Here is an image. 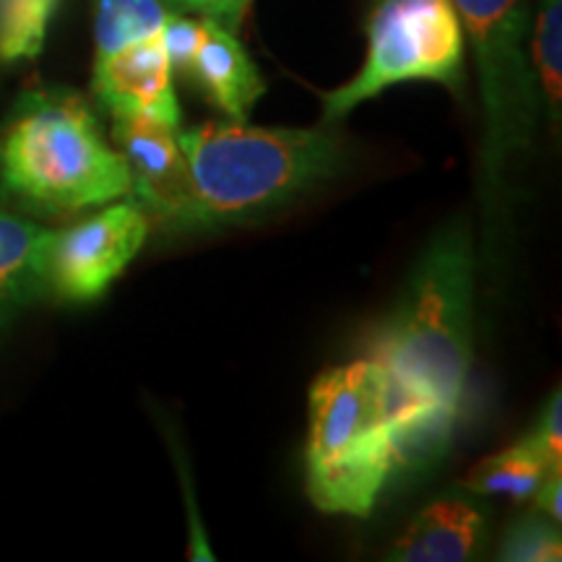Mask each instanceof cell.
Listing matches in <instances>:
<instances>
[{"mask_svg":"<svg viewBox=\"0 0 562 562\" xmlns=\"http://www.w3.org/2000/svg\"><path fill=\"white\" fill-rule=\"evenodd\" d=\"M474 245L467 224L442 229L378 326L368 357L389 385L391 476L425 474L451 451L472 370Z\"/></svg>","mask_w":562,"mask_h":562,"instance_id":"6da1fadb","label":"cell"},{"mask_svg":"<svg viewBox=\"0 0 562 562\" xmlns=\"http://www.w3.org/2000/svg\"><path fill=\"white\" fill-rule=\"evenodd\" d=\"M191 193L170 232H214L256 222L344 167L347 151L334 125L261 128L248 121H211L175 133Z\"/></svg>","mask_w":562,"mask_h":562,"instance_id":"7a4b0ae2","label":"cell"},{"mask_svg":"<svg viewBox=\"0 0 562 562\" xmlns=\"http://www.w3.org/2000/svg\"><path fill=\"white\" fill-rule=\"evenodd\" d=\"M0 193L66 216L128 199L131 175L79 91L42 87L24 91L0 128Z\"/></svg>","mask_w":562,"mask_h":562,"instance_id":"3957f363","label":"cell"},{"mask_svg":"<svg viewBox=\"0 0 562 562\" xmlns=\"http://www.w3.org/2000/svg\"><path fill=\"white\" fill-rule=\"evenodd\" d=\"M389 385L370 357L321 372L311 389L307 497L323 513L370 516L393 474Z\"/></svg>","mask_w":562,"mask_h":562,"instance_id":"277c9868","label":"cell"},{"mask_svg":"<svg viewBox=\"0 0 562 562\" xmlns=\"http://www.w3.org/2000/svg\"><path fill=\"white\" fill-rule=\"evenodd\" d=\"M469 40L480 79L482 206L487 224L503 199L505 175L531 149L539 121V91L529 53V0H451Z\"/></svg>","mask_w":562,"mask_h":562,"instance_id":"5b68a950","label":"cell"},{"mask_svg":"<svg viewBox=\"0 0 562 562\" xmlns=\"http://www.w3.org/2000/svg\"><path fill=\"white\" fill-rule=\"evenodd\" d=\"M463 66L467 40L451 0H375L362 68L321 97V123L336 125L396 83L435 81L461 91Z\"/></svg>","mask_w":562,"mask_h":562,"instance_id":"8992f818","label":"cell"},{"mask_svg":"<svg viewBox=\"0 0 562 562\" xmlns=\"http://www.w3.org/2000/svg\"><path fill=\"white\" fill-rule=\"evenodd\" d=\"M149 237V216L133 201L112 203L87 220L50 232L45 286L63 302H94L128 269Z\"/></svg>","mask_w":562,"mask_h":562,"instance_id":"52a82bcc","label":"cell"},{"mask_svg":"<svg viewBox=\"0 0 562 562\" xmlns=\"http://www.w3.org/2000/svg\"><path fill=\"white\" fill-rule=\"evenodd\" d=\"M178 128L151 117H112V140L131 175L128 199L165 229L180 220L191 193Z\"/></svg>","mask_w":562,"mask_h":562,"instance_id":"ba28073f","label":"cell"},{"mask_svg":"<svg viewBox=\"0 0 562 562\" xmlns=\"http://www.w3.org/2000/svg\"><path fill=\"white\" fill-rule=\"evenodd\" d=\"M91 89L112 117L140 115L180 128L182 112L159 34L94 58Z\"/></svg>","mask_w":562,"mask_h":562,"instance_id":"9c48e42d","label":"cell"},{"mask_svg":"<svg viewBox=\"0 0 562 562\" xmlns=\"http://www.w3.org/2000/svg\"><path fill=\"white\" fill-rule=\"evenodd\" d=\"M487 539V516L467 497H440L425 505L393 544L396 562L474 560Z\"/></svg>","mask_w":562,"mask_h":562,"instance_id":"30bf717a","label":"cell"},{"mask_svg":"<svg viewBox=\"0 0 562 562\" xmlns=\"http://www.w3.org/2000/svg\"><path fill=\"white\" fill-rule=\"evenodd\" d=\"M186 79H191L227 121H248L256 102L266 94L261 70L256 68L237 34L209 19L201 50L195 53Z\"/></svg>","mask_w":562,"mask_h":562,"instance_id":"8fae6325","label":"cell"},{"mask_svg":"<svg viewBox=\"0 0 562 562\" xmlns=\"http://www.w3.org/2000/svg\"><path fill=\"white\" fill-rule=\"evenodd\" d=\"M47 240L50 229L0 209V326L47 294Z\"/></svg>","mask_w":562,"mask_h":562,"instance_id":"7c38bea8","label":"cell"},{"mask_svg":"<svg viewBox=\"0 0 562 562\" xmlns=\"http://www.w3.org/2000/svg\"><path fill=\"white\" fill-rule=\"evenodd\" d=\"M547 472H554V469L547 467L542 456L531 451L518 438L513 446L503 448L501 453L487 456V459L476 463L463 484L474 495H503L516 503H526L531 501Z\"/></svg>","mask_w":562,"mask_h":562,"instance_id":"4fadbf2b","label":"cell"},{"mask_svg":"<svg viewBox=\"0 0 562 562\" xmlns=\"http://www.w3.org/2000/svg\"><path fill=\"white\" fill-rule=\"evenodd\" d=\"M529 45L539 104L558 131L562 115V0H539Z\"/></svg>","mask_w":562,"mask_h":562,"instance_id":"5bb4252c","label":"cell"},{"mask_svg":"<svg viewBox=\"0 0 562 562\" xmlns=\"http://www.w3.org/2000/svg\"><path fill=\"white\" fill-rule=\"evenodd\" d=\"M170 13V0H94L97 58L131 42L157 37Z\"/></svg>","mask_w":562,"mask_h":562,"instance_id":"9a60e30c","label":"cell"},{"mask_svg":"<svg viewBox=\"0 0 562 562\" xmlns=\"http://www.w3.org/2000/svg\"><path fill=\"white\" fill-rule=\"evenodd\" d=\"M63 0H0V63L37 58Z\"/></svg>","mask_w":562,"mask_h":562,"instance_id":"2e32d148","label":"cell"},{"mask_svg":"<svg viewBox=\"0 0 562 562\" xmlns=\"http://www.w3.org/2000/svg\"><path fill=\"white\" fill-rule=\"evenodd\" d=\"M497 560L505 562H558L562 560L560 524L547 516H521L503 533Z\"/></svg>","mask_w":562,"mask_h":562,"instance_id":"e0dca14e","label":"cell"},{"mask_svg":"<svg viewBox=\"0 0 562 562\" xmlns=\"http://www.w3.org/2000/svg\"><path fill=\"white\" fill-rule=\"evenodd\" d=\"M203 34H206V19L191 16V13H170L167 16L159 40L167 53V60H170L172 74L186 79L195 60V53L201 50Z\"/></svg>","mask_w":562,"mask_h":562,"instance_id":"ac0fdd59","label":"cell"},{"mask_svg":"<svg viewBox=\"0 0 562 562\" xmlns=\"http://www.w3.org/2000/svg\"><path fill=\"white\" fill-rule=\"evenodd\" d=\"M531 451L542 456L550 469H562V393L560 389L547 398V404L533 419L531 430L521 435Z\"/></svg>","mask_w":562,"mask_h":562,"instance_id":"d6986e66","label":"cell"},{"mask_svg":"<svg viewBox=\"0 0 562 562\" xmlns=\"http://www.w3.org/2000/svg\"><path fill=\"white\" fill-rule=\"evenodd\" d=\"M252 0H170L175 13H191L214 21L229 32H240Z\"/></svg>","mask_w":562,"mask_h":562,"instance_id":"ffe728a7","label":"cell"},{"mask_svg":"<svg viewBox=\"0 0 562 562\" xmlns=\"http://www.w3.org/2000/svg\"><path fill=\"white\" fill-rule=\"evenodd\" d=\"M531 503L533 508L542 510V516L550 518V521L554 524L562 521V469L547 472L542 484H539L537 492H533Z\"/></svg>","mask_w":562,"mask_h":562,"instance_id":"44dd1931","label":"cell"}]
</instances>
